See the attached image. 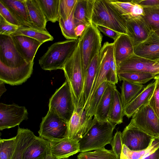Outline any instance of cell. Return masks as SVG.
I'll return each mask as SVG.
<instances>
[{"label": "cell", "instance_id": "1", "mask_svg": "<svg viewBox=\"0 0 159 159\" xmlns=\"http://www.w3.org/2000/svg\"><path fill=\"white\" fill-rule=\"evenodd\" d=\"M116 125L108 120L100 121L93 118L86 131L79 141L80 152L95 150L110 144Z\"/></svg>", "mask_w": 159, "mask_h": 159}, {"label": "cell", "instance_id": "2", "mask_svg": "<svg viewBox=\"0 0 159 159\" xmlns=\"http://www.w3.org/2000/svg\"><path fill=\"white\" fill-rule=\"evenodd\" d=\"M92 21L96 26H102L128 35L127 19L108 0H95Z\"/></svg>", "mask_w": 159, "mask_h": 159}, {"label": "cell", "instance_id": "3", "mask_svg": "<svg viewBox=\"0 0 159 159\" xmlns=\"http://www.w3.org/2000/svg\"><path fill=\"white\" fill-rule=\"evenodd\" d=\"M79 42V38L56 42L49 47L39 60L41 67L45 70H62Z\"/></svg>", "mask_w": 159, "mask_h": 159}, {"label": "cell", "instance_id": "4", "mask_svg": "<svg viewBox=\"0 0 159 159\" xmlns=\"http://www.w3.org/2000/svg\"><path fill=\"white\" fill-rule=\"evenodd\" d=\"M62 70L70 87L75 111L80 104L84 79L79 43L75 51L64 65Z\"/></svg>", "mask_w": 159, "mask_h": 159}, {"label": "cell", "instance_id": "5", "mask_svg": "<svg viewBox=\"0 0 159 159\" xmlns=\"http://www.w3.org/2000/svg\"><path fill=\"white\" fill-rule=\"evenodd\" d=\"M102 36L97 26L92 24L87 26L79 37L80 55L84 80L91 61L101 48Z\"/></svg>", "mask_w": 159, "mask_h": 159}, {"label": "cell", "instance_id": "6", "mask_svg": "<svg viewBox=\"0 0 159 159\" xmlns=\"http://www.w3.org/2000/svg\"><path fill=\"white\" fill-rule=\"evenodd\" d=\"M48 107L49 110L69 122L75 108L69 85L66 80L50 98Z\"/></svg>", "mask_w": 159, "mask_h": 159}, {"label": "cell", "instance_id": "7", "mask_svg": "<svg viewBox=\"0 0 159 159\" xmlns=\"http://www.w3.org/2000/svg\"><path fill=\"white\" fill-rule=\"evenodd\" d=\"M68 123L53 111L49 110L38 131L39 137L49 141L67 137Z\"/></svg>", "mask_w": 159, "mask_h": 159}, {"label": "cell", "instance_id": "8", "mask_svg": "<svg viewBox=\"0 0 159 159\" xmlns=\"http://www.w3.org/2000/svg\"><path fill=\"white\" fill-rule=\"evenodd\" d=\"M113 53V43L105 42L99 53V65L97 73L88 99L82 110L87 111L96 90L103 82L107 80Z\"/></svg>", "mask_w": 159, "mask_h": 159}, {"label": "cell", "instance_id": "9", "mask_svg": "<svg viewBox=\"0 0 159 159\" xmlns=\"http://www.w3.org/2000/svg\"><path fill=\"white\" fill-rule=\"evenodd\" d=\"M131 120L135 126L155 138L159 137V118L149 104L137 110Z\"/></svg>", "mask_w": 159, "mask_h": 159}, {"label": "cell", "instance_id": "10", "mask_svg": "<svg viewBox=\"0 0 159 159\" xmlns=\"http://www.w3.org/2000/svg\"><path fill=\"white\" fill-rule=\"evenodd\" d=\"M122 141L130 150L140 151L147 148L154 137L140 130L130 122L122 132Z\"/></svg>", "mask_w": 159, "mask_h": 159}, {"label": "cell", "instance_id": "11", "mask_svg": "<svg viewBox=\"0 0 159 159\" xmlns=\"http://www.w3.org/2000/svg\"><path fill=\"white\" fill-rule=\"evenodd\" d=\"M0 63L11 68L29 63L19 53L11 36L0 34Z\"/></svg>", "mask_w": 159, "mask_h": 159}, {"label": "cell", "instance_id": "12", "mask_svg": "<svg viewBox=\"0 0 159 159\" xmlns=\"http://www.w3.org/2000/svg\"><path fill=\"white\" fill-rule=\"evenodd\" d=\"M28 112L24 106L15 104L0 103V130L14 127L28 118Z\"/></svg>", "mask_w": 159, "mask_h": 159}, {"label": "cell", "instance_id": "13", "mask_svg": "<svg viewBox=\"0 0 159 159\" xmlns=\"http://www.w3.org/2000/svg\"><path fill=\"white\" fill-rule=\"evenodd\" d=\"M117 73L131 72L148 73L159 75V63L134 54L117 65Z\"/></svg>", "mask_w": 159, "mask_h": 159}, {"label": "cell", "instance_id": "14", "mask_svg": "<svg viewBox=\"0 0 159 159\" xmlns=\"http://www.w3.org/2000/svg\"><path fill=\"white\" fill-rule=\"evenodd\" d=\"M34 64L33 61L20 67L11 68L0 63V80L11 85L21 84L30 77Z\"/></svg>", "mask_w": 159, "mask_h": 159}, {"label": "cell", "instance_id": "15", "mask_svg": "<svg viewBox=\"0 0 159 159\" xmlns=\"http://www.w3.org/2000/svg\"><path fill=\"white\" fill-rule=\"evenodd\" d=\"M49 149L54 159L68 158L80 152L79 141L67 137L49 141Z\"/></svg>", "mask_w": 159, "mask_h": 159}, {"label": "cell", "instance_id": "16", "mask_svg": "<svg viewBox=\"0 0 159 159\" xmlns=\"http://www.w3.org/2000/svg\"><path fill=\"white\" fill-rule=\"evenodd\" d=\"M127 28L134 46L145 40L154 32L142 17L127 19Z\"/></svg>", "mask_w": 159, "mask_h": 159}, {"label": "cell", "instance_id": "17", "mask_svg": "<svg viewBox=\"0 0 159 159\" xmlns=\"http://www.w3.org/2000/svg\"><path fill=\"white\" fill-rule=\"evenodd\" d=\"M19 53L28 63L34 61L37 51L43 43L33 38L22 35L11 36Z\"/></svg>", "mask_w": 159, "mask_h": 159}, {"label": "cell", "instance_id": "18", "mask_svg": "<svg viewBox=\"0 0 159 159\" xmlns=\"http://www.w3.org/2000/svg\"><path fill=\"white\" fill-rule=\"evenodd\" d=\"M134 54L157 61L159 60V36L153 32L145 40L134 46Z\"/></svg>", "mask_w": 159, "mask_h": 159}, {"label": "cell", "instance_id": "19", "mask_svg": "<svg viewBox=\"0 0 159 159\" xmlns=\"http://www.w3.org/2000/svg\"><path fill=\"white\" fill-rule=\"evenodd\" d=\"M0 2L10 11L21 26L35 28L29 13L26 0H0Z\"/></svg>", "mask_w": 159, "mask_h": 159}, {"label": "cell", "instance_id": "20", "mask_svg": "<svg viewBox=\"0 0 159 159\" xmlns=\"http://www.w3.org/2000/svg\"><path fill=\"white\" fill-rule=\"evenodd\" d=\"M156 85L153 81L144 87L139 94L127 105L124 109V115L128 118L142 106L148 104Z\"/></svg>", "mask_w": 159, "mask_h": 159}, {"label": "cell", "instance_id": "21", "mask_svg": "<svg viewBox=\"0 0 159 159\" xmlns=\"http://www.w3.org/2000/svg\"><path fill=\"white\" fill-rule=\"evenodd\" d=\"M113 44L117 65L134 54V44L127 34H121L114 41Z\"/></svg>", "mask_w": 159, "mask_h": 159}, {"label": "cell", "instance_id": "22", "mask_svg": "<svg viewBox=\"0 0 159 159\" xmlns=\"http://www.w3.org/2000/svg\"><path fill=\"white\" fill-rule=\"evenodd\" d=\"M95 0H77L74 13L76 27L80 25L86 27L92 24V16Z\"/></svg>", "mask_w": 159, "mask_h": 159}, {"label": "cell", "instance_id": "23", "mask_svg": "<svg viewBox=\"0 0 159 159\" xmlns=\"http://www.w3.org/2000/svg\"><path fill=\"white\" fill-rule=\"evenodd\" d=\"M99 54L96 55L93 59L87 70L84 79L81 102L78 109L83 108L90 94L99 67Z\"/></svg>", "mask_w": 159, "mask_h": 159}, {"label": "cell", "instance_id": "24", "mask_svg": "<svg viewBox=\"0 0 159 159\" xmlns=\"http://www.w3.org/2000/svg\"><path fill=\"white\" fill-rule=\"evenodd\" d=\"M49 141L36 136L24 152L22 159H43L49 150Z\"/></svg>", "mask_w": 159, "mask_h": 159}, {"label": "cell", "instance_id": "25", "mask_svg": "<svg viewBox=\"0 0 159 159\" xmlns=\"http://www.w3.org/2000/svg\"><path fill=\"white\" fill-rule=\"evenodd\" d=\"M16 136V146L11 159H22L24 152L36 136L30 130L22 128L18 126Z\"/></svg>", "mask_w": 159, "mask_h": 159}, {"label": "cell", "instance_id": "26", "mask_svg": "<svg viewBox=\"0 0 159 159\" xmlns=\"http://www.w3.org/2000/svg\"><path fill=\"white\" fill-rule=\"evenodd\" d=\"M115 85L109 83L103 95L93 116L98 120H108V115L112 101Z\"/></svg>", "mask_w": 159, "mask_h": 159}, {"label": "cell", "instance_id": "27", "mask_svg": "<svg viewBox=\"0 0 159 159\" xmlns=\"http://www.w3.org/2000/svg\"><path fill=\"white\" fill-rule=\"evenodd\" d=\"M26 4L34 27L47 30L46 25L47 21L37 0H26Z\"/></svg>", "mask_w": 159, "mask_h": 159}, {"label": "cell", "instance_id": "28", "mask_svg": "<svg viewBox=\"0 0 159 159\" xmlns=\"http://www.w3.org/2000/svg\"><path fill=\"white\" fill-rule=\"evenodd\" d=\"M124 116L120 94L115 85L112 101L108 115V120L116 125L120 124L123 122Z\"/></svg>", "mask_w": 159, "mask_h": 159}, {"label": "cell", "instance_id": "29", "mask_svg": "<svg viewBox=\"0 0 159 159\" xmlns=\"http://www.w3.org/2000/svg\"><path fill=\"white\" fill-rule=\"evenodd\" d=\"M16 35L28 36L43 43L48 41H52L54 39L47 30L31 27H19L16 32L11 36Z\"/></svg>", "mask_w": 159, "mask_h": 159}, {"label": "cell", "instance_id": "30", "mask_svg": "<svg viewBox=\"0 0 159 159\" xmlns=\"http://www.w3.org/2000/svg\"><path fill=\"white\" fill-rule=\"evenodd\" d=\"M143 84L123 80L121 87L120 96L123 108L135 98L144 88Z\"/></svg>", "mask_w": 159, "mask_h": 159}, {"label": "cell", "instance_id": "31", "mask_svg": "<svg viewBox=\"0 0 159 159\" xmlns=\"http://www.w3.org/2000/svg\"><path fill=\"white\" fill-rule=\"evenodd\" d=\"M47 21H58L60 0H37Z\"/></svg>", "mask_w": 159, "mask_h": 159}, {"label": "cell", "instance_id": "32", "mask_svg": "<svg viewBox=\"0 0 159 159\" xmlns=\"http://www.w3.org/2000/svg\"><path fill=\"white\" fill-rule=\"evenodd\" d=\"M120 81L125 80L139 84H145L155 78V75L148 73L131 72H121L117 73Z\"/></svg>", "mask_w": 159, "mask_h": 159}, {"label": "cell", "instance_id": "33", "mask_svg": "<svg viewBox=\"0 0 159 159\" xmlns=\"http://www.w3.org/2000/svg\"><path fill=\"white\" fill-rule=\"evenodd\" d=\"M159 147V137L154 138L150 146L146 149L142 151H132L123 144L120 159H140L149 152Z\"/></svg>", "mask_w": 159, "mask_h": 159}, {"label": "cell", "instance_id": "34", "mask_svg": "<svg viewBox=\"0 0 159 159\" xmlns=\"http://www.w3.org/2000/svg\"><path fill=\"white\" fill-rule=\"evenodd\" d=\"M84 134L80 123V113L75 111L68 123L67 137L79 141Z\"/></svg>", "mask_w": 159, "mask_h": 159}, {"label": "cell", "instance_id": "35", "mask_svg": "<svg viewBox=\"0 0 159 159\" xmlns=\"http://www.w3.org/2000/svg\"><path fill=\"white\" fill-rule=\"evenodd\" d=\"M75 7V6L67 19L63 20L60 18L58 21L62 33L64 36L68 39H76L79 38L76 36L75 32V29L76 27L74 18Z\"/></svg>", "mask_w": 159, "mask_h": 159}, {"label": "cell", "instance_id": "36", "mask_svg": "<svg viewBox=\"0 0 159 159\" xmlns=\"http://www.w3.org/2000/svg\"><path fill=\"white\" fill-rule=\"evenodd\" d=\"M143 8L144 15L142 17L152 31L159 30V6Z\"/></svg>", "mask_w": 159, "mask_h": 159}, {"label": "cell", "instance_id": "37", "mask_svg": "<svg viewBox=\"0 0 159 159\" xmlns=\"http://www.w3.org/2000/svg\"><path fill=\"white\" fill-rule=\"evenodd\" d=\"M77 159H117L112 150L105 148L97 149L93 151L80 153L77 156Z\"/></svg>", "mask_w": 159, "mask_h": 159}, {"label": "cell", "instance_id": "38", "mask_svg": "<svg viewBox=\"0 0 159 159\" xmlns=\"http://www.w3.org/2000/svg\"><path fill=\"white\" fill-rule=\"evenodd\" d=\"M16 136L7 139H0V159H11L16 146Z\"/></svg>", "mask_w": 159, "mask_h": 159}, {"label": "cell", "instance_id": "39", "mask_svg": "<svg viewBox=\"0 0 159 159\" xmlns=\"http://www.w3.org/2000/svg\"><path fill=\"white\" fill-rule=\"evenodd\" d=\"M109 84L107 80L103 82L97 89L87 110V116L92 117L94 116L98 106Z\"/></svg>", "mask_w": 159, "mask_h": 159}, {"label": "cell", "instance_id": "40", "mask_svg": "<svg viewBox=\"0 0 159 159\" xmlns=\"http://www.w3.org/2000/svg\"><path fill=\"white\" fill-rule=\"evenodd\" d=\"M108 1L127 20L131 18L132 11L135 3L134 0L127 2L116 0H108Z\"/></svg>", "mask_w": 159, "mask_h": 159}, {"label": "cell", "instance_id": "41", "mask_svg": "<svg viewBox=\"0 0 159 159\" xmlns=\"http://www.w3.org/2000/svg\"><path fill=\"white\" fill-rule=\"evenodd\" d=\"M77 0H60L59 12L60 18L67 19L72 11Z\"/></svg>", "mask_w": 159, "mask_h": 159}, {"label": "cell", "instance_id": "42", "mask_svg": "<svg viewBox=\"0 0 159 159\" xmlns=\"http://www.w3.org/2000/svg\"><path fill=\"white\" fill-rule=\"evenodd\" d=\"M122 132L117 131L113 137L111 143L112 151L116 156L117 159H120L122 152L123 144L122 141Z\"/></svg>", "mask_w": 159, "mask_h": 159}, {"label": "cell", "instance_id": "43", "mask_svg": "<svg viewBox=\"0 0 159 159\" xmlns=\"http://www.w3.org/2000/svg\"><path fill=\"white\" fill-rule=\"evenodd\" d=\"M19 27L8 22L0 15V34L11 36L16 32Z\"/></svg>", "mask_w": 159, "mask_h": 159}, {"label": "cell", "instance_id": "44", "mask_svg": "<svg viewBox=\"0 0 159 159\" xmlns=\"http://www.w3.org/2000/svg\"><path fill=\"white\" fill-rule=\"evenodd\" d=\"M155 88L149 104L159 118V75L156 76Z\"/></svg>", "mask_w": 159, "mask_h": 159}, {"label": "cell", "instance_id": "45", "mask_svg": "<svg viewBox=\"0 0 159 159\" xmlns=\"http://www.w3.org/2000/svg\"><path fill=\"white\" fill-rule=\"evenodd\" d=\"M107 80L109 83L115 85L118 83V81L117 65L115 58L114 53L111 58L110 69Z\"/></svg>", "mask_w": 159, "mask_h": 159}, {"label": "cell", "instance_id": "46", "mask_svg": "<svg viewBox=\"0 0 159 159\" xmlns=\"http://www.w3.org/2000/svg\"><path fill=\"white\" fill-rule=\"evenodd\" d=\"M0 15L9 23L20 27L21 26L10 11L0 2Z\"/></svg>", "mask_w": 159, "mask_h": 159}, {"label": "cell", "instance_id": "47", "mask_svg": "<svg viewBox=\"0 0 159 159\" xmlns=\"http://www.w3.org/2000/svg\"><path fill=\"white\" fill-rule=\"evenodd\" d=\"M97 28L100 32H102L105 35L115 40L121 34L110 29L101 26H97Z\"/></svg>", "mask_w": 159, "mask_h": 159}, {"label": "cell", "instance_id": "48", "mask_svg": "<svg viewBox=\"0 0 159 159\" xmlns=\"http://www.w3.org/2000/svg\"><path fill=\"white\" fill-rule=\"evenodd\" d=\"M137 4L143 7L159 6V0H134Z\"/></svg>", "mask_w": 159, "mask_h": 159}, {"label": "cell", "instance_id": "49", "mask_svg": "<svg viewBox=\"0 0 159 159\" xmlns=\"http://www.w3.org/2000/svg\"><path fill=\"white\" fill-rule=\"evenodd\" d=\"M140 159H159V147L149 152Z\"/></svg>", "mask_w": 159, "mask_h": 159}, {"label": "cell", "instance_id": "50", "mask_svg": "<svg viewBox=\"0 0 159 159\" xmlns=\"http://www.w3.org/2000/svg\"><path fill=\"white\" fill-rule=\"evenodd\" d=\"M86 27L83 25H80L77 26L75 29V35L79 37L83 34Z\"/></svg>", "mask_w": 159, "mask_h": 159}, {"label": "cell", "instance_id": "51", "mask_svg": "<svg viewBox=\"0 0 159 159\" xmlns=\"http://www.w3.org/2000/svg\"><path fill=\"white\" fill-rule=\"evenodd\" d=\"M6 89L5 88V83L0 80V96H2V95L6 91Z\"/></svg>", "mask_w": 159, "mask_h": 159}, {"label": "cell", "instance_id": "52", "mask_svg": "<svg viewBox=\"0 0 159 159\" xmlns=\"http://www.w3.org/2000/svg\"><path fill=\"white\" fill-rule=\"evenodd\" d=\"M43 159H54L52 156L51 154L49 149Z\"/></svg>", "mask_w": 159, "mask_h": 159}, {"label": "cell", "instance_id": "53", "mask_svg": "<svg viewBox=\"0 0 159 159\" xmlns=\"http://www.w3.org/2000/svg\"><path fill=\"white\" fill-rule=\"evenodd\" d=\"M155 32L159 36V30Z\"/></svg>", "mask_w": 159, "mask_h": 159}, {"label": "cell", "instance_id": "54", "mask_svg": "<svg viewBox=\"0 0 159 159\" xmlns=\"http://www.w3.org/2000/svg\"><path fill=\"white\" fill-rule=\"evenodd\" d=\"M157 63H159V60H158L157 61H156Z\"/></svg>", "mask_w": 159, "mask_h": 159}, {"label": "cell", "instance_id": "55", "mask_svg": "<svg viewBox=\"0 0 159 159\" xmlns=\"http://www.w3.org/2000/svg\"><path fill=\"white\" fill-rule=\"evenodd\" d=\"M68 159V158H64V159Z\"/></svg>", "mask_w": 159, "mask_h": 159}]
</instances>
